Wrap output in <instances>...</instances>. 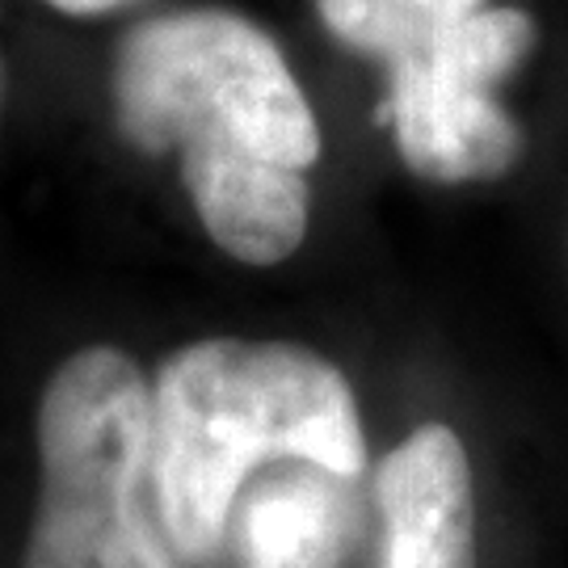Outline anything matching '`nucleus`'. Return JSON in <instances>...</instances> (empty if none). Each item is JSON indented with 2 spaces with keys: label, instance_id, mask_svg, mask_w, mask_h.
<instances>
[{
  "label": "nucleus",
  "instance_id": "obj_5",
  "mask_svg": "<svg viewBox=\"0 0 568 568\" xmlns=\"http://www.w3.org/2000/svg\"><path fill=\"white\" fill-rule=\"evenodd\" d=\"M379 568H476L471 464L450 426L413 429L375 471Z\"/></svg>",
  "mask_w": 568,
  "mask_h": 568
},
{
  "label": "nucleus",
  "instance_id": "obj_7",
  "mask_svg": "<svg viewBox=\"0 0 568 568\" xmlns=\"http://www.w3.org/2000/svg\"><path fill=\"white\" fill-rule=\"evenodd\" d=\"M47 4H55L60 13H72V18H93V13L119 9V4H126V0H47Z\"/></svg>",
  "mask_w": 568,
  "mask_h": 568
},
{
  "label": "nucleus",
  "instance_id": "obj_4",
  "mask_svg": "<svg viewBox=\"0 0 568 568\" xmlns=\"http://www.w3.org/2000/svg\"><path fill=\"white\" fill-rule=\"evenodd\" d=\"M42 488L26 568H178L148 523L152 387L114 345L77 349L39 405Z\"/></svg>",
  "mask_w": 568,
  "mask_h": 568
},
{
  "label": "nucleus",
  "instance_id": "obj_2",
  "mask_svg": "<svg viewBox=\"0 0 568 568\" xmlns=\"http://www.w3.org/2000/svg\"><path fill=\"white\" fill-rule=\"evenodd\" d=\"M274 459L363 476L358 400L328 358L307 345L211 337L161 366L148 476L178 556L211 560L244 480Z\"/></svg>",
  "mask_w": 568,
  "mask_h": 568
},
{
  "label": "nucleus",
  "instance_id": "obj_3",
  "mask_svg": "<svg viewBox=\"0 0 568 568\" xmlns=\"http://www.w3.org/2000/svg\"><path fill=\"white\" fill-rule=\"evenodd\" d=\"M325 30L384 63L400 161L438 185L493 182L523 156V131L497 102L530 60L539 26L488 0H316Z\"/></svg>",
  "mask_w": 568,
  "mask_h": 568
},
{
  "label": "nucleus",
  "instance_id": "obj_1",
  "mask_svg": "<svg viewBox=\"0 0 568 568\" xmlns=\"http://www.w3.org/2000/svg\"><path fill=\"white\" fill-rule=\"evenodd\" d=\"M114 102L135 148L182 152L190 203L224 253L278 265L304 244L321 126L262 26L227 9L140 21L114 63Z\"/></svg>",
  "mask_w": 568,
  "mask_h": 568
},
{
  "label": "nucleus",
  "instance_id": "obj_6",
  "mask_svg": "<svg viewBox=\"0 0 568 568\" xmlns=\"http://www.w3.org/2000/svg\"><path fill=\"white\" fill-rule=\"evenodd\" d=\"M354 539V497L342 476L295 464L244 497V568H337Z\"/></svg>",
  "mask_w": 568,
  "mask_h": 568
}]
</instances>
